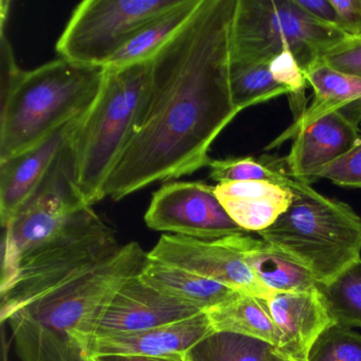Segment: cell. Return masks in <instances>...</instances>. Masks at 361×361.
Listing matches in <instances>:
<instances>
[{"instance_id":"4","label":"cell","mask_w":361,"mask_h":361,"mask_svg":"<svg viewBox=\"0 0 361 361\" xmlns=\"http://www.w3.org/2000/svg\"><path fill=\"white\" fill-rule=\"evenodd\" d=\"M149 79L151 60L105 69L98 97L78 124L71 141L75 177L90 206L105 198V183L134 133Z\"/></svg>"},{"instance_id":"31","label":"cell","mask_w":361,"mask_h":361,"mask_svg":"<svg viewBox=\"0 0 361 361\" xmlns=\"http://www.w3.org/2000/svg\"><path fill=\"white\" fill-rule=\"evenodd\" d=\"M337 13V28L348 37H361V0H331Z\"/></svg>"},{"instance_id":"28","label":"cell","mask_w":361,"mask_h":361,"mask_svg":"<svg viewBox=\"0 0 361 361\" xmlns=\"http://www.w3.org/2000/svg\"><path fill=\"white\" fill-rule=\"evenodd\" d=\"M269 69L276 83L286 88L288 92L289 104L293 119L297 121L307 109L305 90L308 83L304 71L289 50L272 59L269 63Z\"/></svg>"},{"instance_id":"8","label":"cell","mask_w":361,"mask_h":361,"mask_svg":"<svg viewBox=\"0 0 361 361\" xmlns=\"http://www.w3.org/2000/svg\"><path fill=\"white\" fill-rule=\"evenodd\" d=\"M121 243L94 209L83 219L23 257L13 284L0 293V321L80 270L104 259Z\"/></svg>"},{"instance_id":"13","label":"cell","mask_w":361,"mask_h":361,"mask_svg":"<svg viewBox=\"0 0 361 361\" xmlns=\"http://www.w3.org/2000/svg\"><path fill=\"white\" fill-rule=\"evenodd\" d=\"M266 305L280 335L274 350L286 361H308L314 342L336 324L317 286L301 293H276Z\"/></svg>"},{"instance_id":"29","label":"cell","mask_w":361,"mask_h":361,"mask_svg":"<svg viewBox=\"0 0 361 361\" xmlns=\"http://www.w3.org/2000/svg\"><path fill=\"white\" fill-rule=\"evenodd\" d=\"M318 179H327L342 188L361 189V138L343 156L318 171L312 181Z\"/></svg>"},{"instance_id":"35","label":"cell","mask_w":361,"mask_h":361,"mask_svg":"<svg viewBox=\"0 0 361 361\" xmlns=\"http://www.w3.org/2000/svg\"><path fill=\"white\" fill-rule=\"evenodd\" d=\"M271 361H286L283 357H281L280 355L276 354V350H274V356L272 358Z\"/></svg>"},{"instance_id":"22","label":"cell","mask_w":361,"mask_h":361,"mask_svg":"<svg viewBox=\"0 0 361 361\" xmlns=\"http://www.w3.org/2000/svg\"><path fill=\"white\" fill-rule=\"evenodd\" d=\"M200 3V0H181L174 9L145 25L104 68L116 71L151 60L156 52L183 28Z\"/></svg>"},{"instance_id":"19","label":"cell","mask_w":361,"mask_h":361,"mask_svg":"<svg viewBox=\"0 0 361 361\" xmlns=\"http://www.w3.org/2000/svg\"><path fill=\"white\" fill-rule=\"evenodd\" d=\"M234 240L255 278L274 295L310 290L318 284L310 270L263 238L240 233Z\"/></svg>"},{"instance_id":"25","label":"cell","mask_w":361,"mask_h":361,"mask_svg":"<svg viewBox=\"0 0 361 361\" xmlns=\"http://www.w3.org/2000/svg\"><path fill=\"white\" fill-rule=\"evenodd\" d=\"M195 361H271L274 348L261 340L216 333L191 350Z\"/></svg>"},{"instance_id":"12","label":"cell","mask_w":361,"mask_h":361,"mask_svg":"<svg viewBox=\"0 0 361 361\" xmlns=\"http://www.w3.org/2000/svg\"><path fill=\"white\" fill-rule=\"evenodd\" d=\"M202 312L154 288L137 274L121 287L107 306L97 325L94 339L154 329Z\"/></svg>"},{"instance_id":"33","label":"cell","mask_w":361,"mask_h":361,"mask_svg":"<svg viewBox=\"0 0 361 361\" xmlns=\"http://www.w3.org/2000/svg\"><path fill=\"white\" fill-rule=\"evenodd\" d=\"M130 358V357H128ZM132 361H195L191 352L175 353L159 357H133Z\"/></svg>"},{"instance_id":"23","label":"cell","mask_w":361,"mask_h":361,"mask_svg":"<svg viewBox=\"0 0 361 361\" xmlns=\"http://www.w3.org/2000/svg\"><path fill=\"white\" fill-rule=\"evenodd\" d=\"M336 324L361 327V259L326 284H317Z\"/></svg>"},{"instance_id":"1","label":"cell","mask_w":361,"mask_h":361,"mask_svg":"<svg viewBox=\"0 0 361 361\" xmlns=\"http://www.w3.org/2000/svg\"><path fill=\"white\" fill-rule=\"evenodd\" d=\"M238 0H200L151 59L149 92L134 133L104 185L120 200L208 166L215 139L240 114L230 85Z\"/></svg>"},{"instance_id":"3","label":"cell","mask_w":361,"mask_h":361,"mask_svg":"<svg viewBox=\"0 0 361 361\" xmlns=\"http://www.w3.org/2000/svg\"><path fill=\"white\" fill-rule=\"evenodd\" d=\"M104 75L103 67L61 58L23 71L0 99V162L83 117L98 97Z\"/></svg>"},{"instance_id":"34","label":"cell","mask_w":361,"mask_h":361,"mask_svg":"<svg viewBox=\"0 0 361 361\" xmlns=\"http://www.w3.org/2000/svg\"><path fill=\"white\" fill-rule=\"evenodd\" d=\"M92 361H132L128 357H117V356H109V357H96L92 359Z\"/></svg>"},{"instance_id":"5","label":"cell","mask_w":361,"mask_h":361,"mask_svg":"<svg viewBox=\"0 0 361 361\" xmlns=\"http://www.w3.org/2000/svg\"><path fill=\"white\" fill-rule=\"evenodd\" d=\"M290 207L259 236L326 284L361 259V217L345 202L293 179Z\"/></svg>"},{"instance_id":"24","label":"cell","mask_w":361,"mask_h":361,"mask_svg":"<svg viewBox=\"0 0 361 361\" xmlns=\"http://www.w3.org/2000/svg\"><path fill=\"white\" fill-rule=\"evenodd\" d=\"M230 85L234 105L240 113L283 94L288 96L286 88L276 83L266 63L231 64Z\"/></svg>"},{"instance_id":"18","label":"cell","mask_w":361,"mask_h":361,"mask_svg":"<svg viewBox=\"0 0 361 361\" xmlns=\"http://www.w3.org/2000/svg\"><path fill=\"white\" fill-rule=\"evenodd\" d=\"M214 192L234 223L248 233L270 227L295 198L290 188L267 181L217 183Z\"/></svg>"},{"instance_id":"17","label":"cell","mask_w":361,"mask_h":361,"mask_svg":"<svg viewBox=\"0 0 361 361\" xmlns=\"http://www.w3.org/2000/svg\"><path fill=\"white\" fill-rule=\"evenodd\" d=\"M304 75L314 92L312 103L301 118L266 147L267 151L295 138L302 128L334 111H340L358 126L361 123V78L342 73L320 60Z\"/></svg>"},{"instance_id":"6","label":"cell","mask_w":361,"mask_h":361,"mask_svg":"<svg viewBox=\"0 0 361 361\" xmlns=\"http://www.w3.org/2000/svg\"><path fill=\"white\" fill-rule=\"evenodd\" d=\"M345 37L337 27L306 13L295 0H238L232 24L231 64H269L289 50L305 73Z\"/></svg>"},{"instance_id":"27","label":"cell","mask_w":361,"mask_h":361,"mask_svg":"<svg viewBox=\"0 0 361 361\" xmlns=\"http://www.w3.org/2000/svg\"><path fill=\"white\" fill-rule=\"evenodd\" d=\"M308 361H361L360 334L333 325L314 342Z\"/></svg>"},{"instance_id":"32","label":"cell","mask_w":361,"mask_h":361,"mask_svg":"<svg viewBox=\"0 0 361 361\" xmlns=\"http://www.w3.org/2000/svg\"><path fill=\"white\" fill-rule=\"evenodd\" d=\"M298 5L312 18L324 24L337 27V13L331 0H295Z\"/></svg>"},{"instance_id":"30","label":"cell","mask_w":361,"mask_h":361,"mask_svg":"<svg viewBox=\"0 0 361 361\" xmlns=\"http://www.w3.org/2000/svg\"><path fill=\"white\" fill-rule=\"evenodd\" d=\"M319 60L342 73L361 78V37H348L329 48Z\"/></svg>"},{"instance_id":"9","label":"cell","mask_w":361,"mask_h":361,"mask_svg":"<svg viewBox=\"0 0 361 361\" xmlns=\"http://www.w3.org/2000/svg\"><path fill=\"white\" fill-rule=\"evenodd\" d=\"M181 0H85L73 13L56 49L59 56L84 66L103 67L145 25Z\"/></svg>"},{"instance_id":"11","label":"cell","mask_w":361,"mask_h":361,"mask_svg":"<svg viewBox=\"0 0 361 361\" xmlns=\"http://www.w3.org/2000/svg\"><path fill=\"white\" fill-rule=\"evenodd\" d=\"M234 235L219 240H198L164 234L149 251V257L221 283L238 293L269 300L274 293L255 278L236 246Z\"/></svg>"},{"instance_id":"10","label":"cell","mask_w":361,"mask_h":361,"mask_svg":"<svg viewBox=\"0 0 361 361\" xmlns=\"http://www.w3.org/2000/svg\"><path fill=\"white\" fill-rule=\"evenodd\" d=\"M155 231L198 240L248 233L226 212L214 187L204 181H171L153 194L145 215Z\"/></svg>"},{"instance_id":"21","label":"cell","mask_w":361,"mask_h":361,"mask_svg":"<svg viewBox=\"0 0 361 361\" xmlns=\"http://www.w3.org/2000/svg\"><path fill=\"white\" fill-rule=\"evenodd\" d=\"M206 312L215 334L244 336L261 340L274 348L280 343V335L268 312L266 300L236 291Z\"/></svg>"},{"instance_id":"16","label":"cell","mask_w":361,"mask_h":361,"mask_svg":"<svg viewBox=\"0 0 361 361\" xmlns=\"http://www.w3.org/2000/svg\"><path fill=\"white\" fill-rule=\"evenodd\" d=\"M206 312L170 324L135 333L94 339L90 360L96 357H159L191 352L200 342L214 335Z\"/></svg>"},{"instance_id":"20","label":"cell","mask_w":361,"mask_h":361,"mask_svg":"<svg viewBox=\"0 0 361 361\" xmlns=\"http://www.w3.org/2000/svg\"><path fill=\"white\" fill-rule=\"evenodd\" d=\"M139 276L154 288L192 304L204 312L236 293L221 283L202 278L177 266L151 259L149 252Z\"/></svg>"},{"instance_id":"15","label":"cell","mask_w":361,"mask_h":361,"mask_svg":"<svg viewBox=\"0 0 361 361\" xmlns=\"http://www.w3.org/2000/svg\"><path fill=\"white\" fill-rule=\"evenodd\" d=\"M358 124L340 111L327 114L298 132L283 159L290 178L310 183L314 175L350 151L360 139Z\"/></svg>"},{"instance_id":"14","label":"cell","mask_w":361,"mask_h":361,"mask_svg":"<svg viewBox=\"0 0 361 361\" xmlns=\"http://www.w3.org/2000/svg\"><path fill=\"white\" fill-rule=\"evenodd\" d=\"M80 120L59 128L32 149L0 162V223L3 228L11 223L43 183L73 139Z\"/></svg>"},{"instance_id":"7","label":"cell","mask_w":361,"mask_h":361,"mask_svg":"<svg viewBox=\"0 0 361 361\" xmlns=\"http://www.w3.org/2000/svg\"><path fill=\"white\" fill-rule=\"evenodd\" d=\"M92 210L75 181L69 142L35 193L4 228L0 293L13 284L25 255L68 229Z\"/></svg>"},{"instance_id":"2","label":"cell","mask_w":361,"mask_h":361,"mask_svg":"<svg viewBox=\"0 0 361 361\" xmlns=\"http://www.w3.org/2000/svg\"><path fill=\"white\" fill-rule=\"evenodd\" d=\"M147 259L138 242L122 244L12 312L5 323L20 361H92L99 320Z\"/></svg>"},{"instance_id":"26","label":"cell","mask_w":361,"mask_h":361,"mask_svg":"<svg viewBox=\"0 0 361 361\" xmlns=\"http://www.w3.org/2000/svg\"><path fill=\"white\" fill-rule=\"evenodd\" d=\"M276 160L270 161L253 157H230L226 159H211L210 178L219 183L234 181H267L276 185L289 187L293 178L284 169L276 166Z\"/></svg>"}]
</instances>
